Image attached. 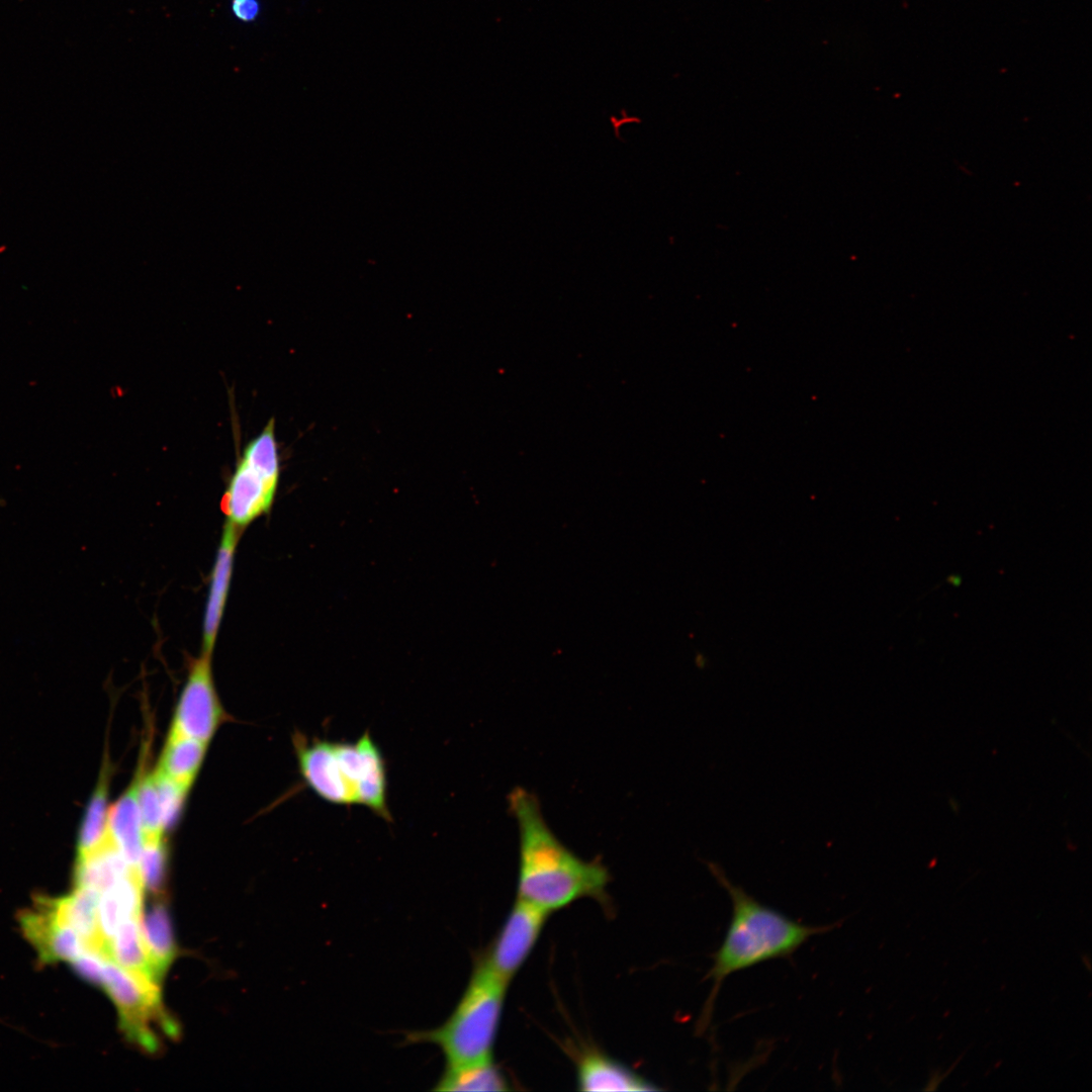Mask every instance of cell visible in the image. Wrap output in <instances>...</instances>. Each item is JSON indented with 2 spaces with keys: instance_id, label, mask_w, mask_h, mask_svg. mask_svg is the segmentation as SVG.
<instances>
[{
  "instance_id": "obj_20",
  "label": "cell",
  "mask_w": 1092,
  "mask_h": 1092,
  "mask_svg": "<svg viewBox=\"0 0 1092 1092\" xmlns=\"http://www.w3.org/2000/svg\"><path fill=\"white\" fill-rule=\"evenodd\" d=\"M138 802L144 841L164 839L166 828L154 771L141 769Z\"/></svg>"
},
{
  "instance_id": "obj_23",
  "label": "cell",
  "mask_w": 1092,
  "mask_h": 1092,
  "mask_svg": "<svg viewBox=\"0 0 1092 1092\" xmlns=\"http://www.w3.org/2000/svg\"><path fill=\"white\" fill-rule=\"evenodd\" d=\"M109 958L102 951L86 949L72 963L79 977L91 984L101 986L106 962Z\"/></svg>"
},
{
  "instance_id": "obj_3",
  "label": "cell",
  "mask_w": 1092,
  "mask_h": 1092,
  "mask_svg": "<svg viewBox=\"0 0 1092 1092\" xmlns=\"http://www.w3.org/2000/svg\"><path fill=\"white\" fill-rule=\"evenodd\" d=\"M477 959L458 1004L437 1028L412 1031L408 1043H434L446 1060V1069L491 1061L507 986Z\"/></svg>"
},
{
  "instance_id": "obj_11",
  "label": "cell",
  "mask_w": 1092,
  "mask_h": 1092,
  "mask_svg": "<svg viewBox=\"0 0 1092 1092\" xmlns=\"http://www.w3.org/2000/svg\"><path fill=\"white\" fill-rule=\"evenodd\" d=\"M240 533L225 523L211 570L202 624V652L208 655L212 654L223 616Z\"/></svg>"
},
{
  "instance_id": "obj_13",
  "label": "cell",
  "mask_w": 1092,
  "mask_h": 1092,
  "mask_svg": "<svg viewBox=\"0 0 1092 1092\" xmlns=\"http://www.w3.org/2000/svg\"><path fill=\"white\" fill-rule=\"evenodd\" d=\"M576 1075L578 1088L582 1091L657 1090L630 1068L599 1052H588L581 1057Z\"/></svg>"
},
{
  "instance_id": "obj_18",
  "label": "cell",
  "mask_w": 1092,
  "mask_h": 1092,
  "mask_svg": "<svg viewBox=\"0 0 1092 1092\" xmlns=\"http://www.w3.org/2000/svg\"><path fill=\"white\" fill-rule=\"evenodd\" d=\"M108 958L121 968L160 985L152 968L141 930V917L125 919L107 944Z\"/></svg>"
},
{
  "instance_id": "obj_7",
  "label": "cell",
  "mask_w": 1092,
  "mask_h": 1092,
  "mask_svg": "<svg viewBox=\"0 0 1092 1092\" xmlns=\"http://www.w3.org/2000/svg\"><path fill=\"white\" fill-rule=\"evenodd\" d=\"M342 772L351 788L356 804L369 808L380 818L391 821L387 806V772L380 748L365 731L355 742H335Z\"/></svg>"
},
{
  "instance_id": "obj_8",
  "label": "cell",
  "mask_w": 1092,
  "mask_h": 1092,
  "mask_svg": "<svg viewBox=\"0 0 1092 1092\" xmlns=\"http://www.w3.org/2000/svg\"><path fill=\"white\" fill-rule=\"evenodd\" d=\"M548 913L516 899L502 929L480 962L509 984L536 944Z\"/></svg>"
},
{
  "instance_id": "obj_5",
  "label": "cell",
  "mask_w": 1092,
  "mask_h": 1092,
  "mask_svg": "<svg viewBox=\"0 0 1092 1092\" xmlns=\"http://www.w3.org/2000/svg\"><path fill=\"white\" fill-rule=\"evenodd\" d=\"M101 987L118 1011L122 1030L146 1051H155L159 1043L154 1023L167 1035L177 1034L176 1024L163 1008L159 984L108 959Z\"/></svg>"
},
{
  "instance_id": "obj_15",
  "label": "cell",
  "mask_w": 1092,
  "mask_h": 1092,
  "mask_svg": "<svg viewBox=\"0 0 1092 1092\" xmlns=\"http://www.w3.org/2000/svg\"><path fill=\"white\" fill-rule=\"evenodd\" d=\"M208 743L169 731L156 771L190 790L206 754Z\"/></svg>"
},
{
  "instance_id": "obj_16",
  "label": "cell",
  "mask_w": 1092,
  "mask_h": 1092,
  "mask_svg": "<svg viewBox=\"0 0 1092 1092\" xmlns=\"http://www.w3.org/2000/svg\"><path fill=\"white\" fill-rule=\"evenodd\" d=\"M141 930L155 976L161 982L177 954L170 914L163 901L142 913Z\"/></svg>"
},
{
  "instance_id": "obj_12",
  "label": "cell",
  "mask_w": 1092,
  "mask_h": 1092,
  "mask_svg": "<svg viewBox=\"0 0 1092 1092\" xmlns=\"http://www.w3.org/2000/svg\"><path fill=\"white\" fill-rule=\"evenodd\" d=\"M141 769L130 786L109 808L108 837L127 866L139 872L144 836L138 793Z\"/></svg>"
},
{
  "instance_id": "obj_22",
  "label": "cell",
  "mask_w": 1092,
  "mask_h": 1092,
  "mask_svg": "<svg viewBox=\"0 0 1092 1092\" xmlns=\"http://www.w3.org/2000/svg\"><path fill=\"white\" fill-rule=\"evenodd\" d=\"M153 771L161 802L164 825L167 830L177 821L189 789L163 777L156 770Z\"/></svg>"
},
{
  "instance_id": "obj_6",
  "label": "cell",
  "mask_w": 1092,
  "mask_h": 1092,
  "mask_svg": "<svg viewBox=\"0 0 1092 1092\" xmlns=\"http://www.w3.org/2000/svg\"><path fill=\"white\" fill-rule=\"evenodd\" d=\"M224 719L211 669V655L201 653L190 665L169 731L209 743Z\"/></svg>"
},
{
  "instance_id": "obj_24",
  "label": "cell",
  "mask_w": 1092,
  "mask_h": 1092,
  "mask_svg": "<svg viewBox=\"0 0 1092 1092\" xmlns=\"http://www.w3.org/2000/svg\"><path fill=\"white\" fill-rule=\"evenodd\" d=\"M232 11L238 19L252 22L260 13V2L259 0H233Z\"/></svg>"
},
{
  "instance_id": "obj_4",
  "label": "cell",
  "mask_w": 1092,
  "mask_h": 1092,
  "mask_svg": "<svg viewBox=\"0 0 1092 1092\" xmlns=\"http://www.w3.org/2000/svg\"><path fill=\"white\" fill-rule=\"evenodd\" d=\"M275 421L244 448L221 498L226 522L242 532L272 507L279 480Z\"/></svg>"
},
{
  "instance_id": "obj_2",
  "label": "cell",
  "mask_w": 1092,
  "mask_h": 1092,
  "mask_svg": "<svg viewBox=\"0 0 1092 1092\" xmlns=\"http://www.w3.org/2000/svg\"><path fill=\"white\" fill-rule=\"evenodd\" d=\"M709 869L728 893L732 914L705 977L712 981V989L700 1018L699 1028L703 1031L709 1025L716 998L727 977L766 961L790 957L810 937L834 928L833 924L808 925L796 921L733 884L718 866L710 863Z\"/></svg>"
},
{
  "instance_id": "obj_9",
  "label": "cell",
  "mask_w": 1092,
  "mask_h": 1092,
  "mask_svg": "<svg viewBox=\"0 0 1092 1092\" xmlns=\"http://www.w3.org/2000/svg\"><path fill=\"white\" fill-rule=\"evenodd\" d=\"M293 743L299 772L313 793L334 805L356 804L341 770L334 741L318 738L307 741L298 733L294 735Z\"/></svg>"
},
{
  "instance_id": "obj_14",
  "label": "cell",
  "mask_w": 1092,
  "mask_h": 1092,
  "mask_svg": "<svg viewBox=\"0 0 1092 1092\" xmlns=\"http://www.w3.org/2000/svg\"><path fill=\"white\" fill-rule=\"evenodd\" d=\"M111 767L108 757L103 760L89 802L82 815L76 842L75 859L85 857L95 851L108 840V816L110 805L108 803Z\"/></svg>"
},
{
  "instance_id": "obj_17",
  "label": "cell",
  "mask_w": 1092,
  "mask_h": 1092,
  "mask_svg": "<svg viewBox=\"0 0 1092 1092\" xmlns=\"http://www.w3.org/2000/svg\"><path fill=\"white\" fill-rule=\"evenodd\" d=\"M131 869L108 840L85 857L75 859L74 887H83L102 893L111 888Z\"/></svg>"
},
{
  "instance_id": "obj_10",
  "label": "cell",
  "mask_w": 1092,
  "mask_h": 1092,
  "mask_svg": "<svg viewBox=\"0 0 1092 1092\" xmlns=\"http://www.w3.org/2000/svg\"><path fill=\"white\" fill-rule=\"evenodd\" d=\"M19 922L40 963H71L87 949L84 938L76 930L57 922L47 897H39L33 909L20 914Z\"/></svg>"
},
{
  "instance_id": "obj_21",
  "label": "cell",
  "mask_w": 1092,
  "mask_h": 1092,
  "mask_svg": "<svg viewBox=\"0 0 1092 1092\" xmlns=\"http://www.w3.org/2000/svg\"><path fill=\"white\" fill-rule=\"evenodd\" d=\"M167 859L164 839L144 841L139 873L145 892L152 895L162 894L166 882Z\"/></svg>"
},
{
  "instance_id": "obj_1",
  "label": "cell",
  "mask_w": 1092,
  "mask_h": 1092,
  "mask_svg": "<svg viewBox=\"0 0 1092 1092\" xmlns=\"http://www.w3.org/2000/svg\"><path fill=\"white\" fill-rule=\"evenodd\" d=\"M509 809L519 832L517 899L548 914L584 898L607 903L608 869L597 858L582 859L559 840L534 793L516 787Z\"/></svg>"
},
{
  "instance_id": "obj_19",
  "label": "cell",
  "mask_w": 1092,
  "mask_h": 1092,
  "mask_svg": "<svg viewBox=\"0 0 1092 1092\" xmlns=\"http://www.w3.org/2000/svg\"><path fill=\"white\" fill-rule=\"evenodd\" d=\"M438 1091H505L508 1082L492 1060L457 1069H446L436 1087Z\"/></svg>"
}]
</instances>
